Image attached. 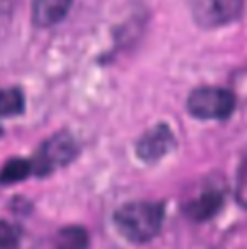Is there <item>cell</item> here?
<instances>
[{"mask_svg":"<svg viewBox=\"0 0 247 249\" xmlns=\"http://www.w3.org/2000/svg\"><path fill=\"white\" fill-rule=\"evenodd\" d=\"M88 246L90 236L86 229L80 226H68L58 232L51 249H88Z\"/></svg>","mask_w":247,"mask_h":249,"instance_id":"obj_8","label":"cell"},{"mask_svg":"<svg viewBox=\"0 0 247 249\" xmlns=\"http://www.w3.org/2000/svg\"><path fill=\"white\" fill-rule=\"evenodd\" d=\"M73 5V0H34L33 22L37 27H51L60 24Z\"/></svg>","mask_w":247,"mask_h":249,"instance_id":"obj_7","label":"cell"},{"mask_svg":"<svg viewBox=\"0 0 247 249\" xmlns=\"http://www.w3.org/2000/svg\"><path fill=\"white\" fill-rule=\"evenodd\" d=\"M186 108L200 121H224L235 110V97L220 87H200L190 93Z\"/></svg>","mask_w":247,"mask_h":249,"instance_id":"obj_3","label":"cell"},{"mask_svg":"<svg viewBox=\"0 0 247 249\" xmlns=\"http://www.w3.org/2000/svg\"><path fill=\"white\" fill-rule=\"evenodd\" d=\"M166 217L161 202H129L114 212V224L119 234L132 244H146L163 229Z\"/></svg>","mask_w":247,"mask_h":249,"instance_id":"obj_1","label":"cell"},{"mask_svg":"<svg viewBox=\"0 0 247 249\" xmlns=\"http://www.w3.org/2000/svg\"><path fill=\"white\" fill-rule=\"evenodd\" d=\"M19 239V229L7 220H0V249H16Z\"/></svg>","mask_w":247,"mask_h":249,"instance_id":"obj_12","label":"cell"},{"mask_svg":"<svg viewBox=\"0 0 247 249\" xmlns=\"http://www.w3.org/2000/svg\"><path fill=\"white\" fill-rule=\"evenodd\" d=\"M235 200L242 209H247V154L241 160L237 168V177H235Z\"/></svg>","mask_w":247,"mask_h":249,"instance_id":"obj_11","label":"cell"},{"mask_svg":"<svg viewBox=\"0 0 247 249\" xmlns=\"http://www.w3.org/2000/svg\"><path fill=\"white\" fill-rule=\"evenodd\" d=\"M191 16L205 29L227 26L241 17L244 0H188Z\"/></svg>","mask_w":247,"mask_h":249,"instance_id":"obj_4","label":"cell"},{"mask_svg":"<svg viewBox=\"0 0 247 249\" xmlns=\"http://www.w3.org/2000/svg\"><path fill=\"white\" fill-rule=\"evenodd\" d=\"M176 148V139L168 124H158L146 131L135 142V154L148 164L158 163Z\"/></svg>","mask_w":247,"mask_h":249,"instance_id":"obj_5","label":"cell"},{"mask_svg":"<svg viewBox=\"0 0 247 249\" xmlns=\"http://www.w3.org/2000/svg\"><path fill=\"white\" fill-rule=\"evenodd\" d=\"M0 136H2V129H0Z\"/></svg>","mask_w":247,"mask_h":249,"instance_id":"obj_13","label":"cell"},{"mask_svg":"<svg viewBox=\"0 0 247 249\" xmlns=\"http://www.w3.org/2000/svg\"><path fill=\"white\" fill-rule=\"evenodd\" d=\"M24 112V95L19 89H0V115L12 117Z\"/></svg>","mask_w":247,"mask_h":249,"instance_id":"obj_10","label":"cell"},{"mask_svg":"<svg viewBox=\"0 0 247 249\" xmlns=\"http://www.w3.org/2000/svg\"><path fill=\"white\" fill-rule=\"evenodd\" d=\"M80 146L75 136L66 131L58 132L49 139H46L37 149V153L34 154L33 161H31L33 173L37 177H48L60 168L68 166L71 161L76 160Z\"/></svg>","mask_w":247,"mask_h":249,"instance_id":"obj_2","label":"cell"},{"mask_svg":"<svg viewBox=\"0 0 247 249\" xmlns=\"http://www.w3.org/2000/svg\"><path fill=\"white\" fill-rule=\"evenodd\" d=\"M225 203V195L220 190H205L201 195H198L197 198H193L191 202L186 203L185 213L190 217L191 220H197V222H203L212 217H215L222 210Z\"/></svg>","mask_w":247,"mask_h":249,"instance_id":"obj_6","label":"cell"},{"mask_svg":"<svg viewBox=\"0 0 247 249\" xmlns=\"http://www.w3.org/2000/svg\"><path fill=\"white\" fill-rule=\"evenodd\" d=\"M33 175V164L31 161L22 160V158H14L9 160L0 170V183L2 185H12L17 181L26 180L27 177Z\"/></svg>","mask_w":247,"mask_h":249,"instance_id":"obj_9","label":"cell"}]
</instances>
